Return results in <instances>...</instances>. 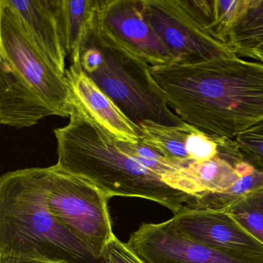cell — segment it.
Masks as SVG:
<instances>
[{"label": "cell", "mask_w": 263, "mask_h": 263, "mask_svg": "<svg viewBox=\"0 0 263 263\" xmlns=\"http://www.w3.org/2000/svg\"><path fill=\"white\" fill-rule=\"evenodd\" d=\"M127 244L145 263H263V255L229 252L198 242L172 219L143 223Z\"/></svg>", "instance_id": "cell-9"}, {"label": "cell", "mask_w": 263, "mask_h": 263, "mask_svg": "<svg viewBox=\"0 0 263 263\" xmlns=\"http://www.w3.org/2000/svg\"><path fill=\"white\" fill-rule=\"evenodd\" d=\"M101 258L104 263H145L127 243L120 241L115 235L106 244Z\"/></svg>", "instance_id": "cell-22"}, {"label": "cell", "mask_w": 263, "mask_h": 263, "mask_svg": "<svg viewBox=\"0 0 263 263\" xmlns=\"http://www.w3.org/2000/svg\"><path fill=\"white\" fill-rule=\"evenodd\" d=\"M41 173L52 213L102 259L103 250L114 235L107 206L110 197L58 164L41 167Z\"/></svg>", "instance_id": "cell-6"}, {"label": "cell", "mask_w": 263, "mask_h": 263, "mask_svg": "<svg viewBox=\"0 0 263 263\" xmlns=\"http://www.w3.org/2000/svg\"><path fill=\"white\" fill-rule=\"evenodd\" d=\"M0 263H65L42 258L17 256L13 255H0Z\"/></svg>", "instance_id": "cell-23"}, {"label": "cell", "mask_w": 263, "mask_h": 263, "mask_svg": "<svg viewBox=\"0 0 263 263\" xmlns=\"http://www.w3.org/2000/svg\"><path fill=\"white\" fill-rule=\"evenodd\" d=\"M0 255L104 263L52 213L41 167L0 178Z\"/></svg>", "instance_id": "cell-3"}, {"label": "cell", "mask_w": 263, "mask_h": 263, "mask_svg": "<svg viewBox=\"0 0 263 263\" xmlns=\"http://www.w3.org/2000/svg\"><path fill=\"white\" fill-rule=\"evenodd\" d=\"M172 220L183 233L201 244L229 252L263 255V244L227 212L185 208Z\"/></svg>", "instance_id": "cell-10"}, {"label": "cell", "mask_w": 263, "mask_h": 263, "mask_svg": "<svg viewBox=\"0 0 263 263\" xmlns=\"http://www.w3.org/2000/svg\"><path fill=\"white\" fill-rule=\"evenodd\" d=\"M247 57H251L254 59L257 60L259 62L263 63V45L255 50H252V52L247 55Z\"/></svg>", "instance_id": "cell-24"}, {"label": "cell", "mask_w": 263, "mask_h": 263, "mask_svg": "<svg viewBox=\"0 0 263 263\" xmlns=\"http://www.w3.org/2000/svg\"><path fill=\"white\" fill-rule=\"evenodd\" d=\"M149 70L177 116L214 141L263 119V63L232 56Z\"/></svg>", "instance_id": "cell-1"}, {"label": "cell", "mask_w": 263, "mask_h": 263, "mask_svg": "<svg viewBox=\"0 0 263 263\" xmlns=\"http://www.w3.org/2000/svg\"><path fill=\"white\" fill-rule=\"evenodd\" d=\"M139 127L141 142L160 152L175 168L180 170L194 162L187 153L186 142L195 127L184 122L166 126L151 121H143Z\"/></svg>", "instance_id": "cell-15"}, {"label": "cell", "mask_w": 263, "mask_h": 263, "mask_svg": "<svg viewBox=\"0 0 263 263\" xmlns=\"http://www.w3.org/2000/svg\"><path fill=\"white\" fill-rule=\"evenodd\" d=\"M186 148L194 162L209 161L218 154V144L196 129L187 137Z\"/></svg>", "instance_id": "cell-21"}, {"label": "cell", "mask_w": 263, "mask_h": 263, "mask_svg": "<svg viewBox=\"0 0 263 263\" xmlns=\"http://www.w3.org/2000/svg\"><path fill=\"white\" fill-rule=\"evenodd\" d=\"M263 187V172L255 170L244 175L235 184L221 192H204L194 197L187 204L189 209L226 210L229 206L254 190Z\"/></svg>", "instance_id": "cell-18"}, {"label": "cell", "mask_w": 263, "mask_h": 263, "mask_svg": "<svg viewBox=\"0 0 263 263\" xmlns=\"http://www.w3.org/2000/svg\"><path fill=\"white\" fill-rule=\"evenodd\" d=\"M237 55L247 56L263 45V0H247L231 33Z\"/></svg>", "instance_id": "cell-17"}, {"label": "cell", "mask_w": 263, "mask_h": 263, "mask_svg": "<svg viewBox=\"0 0 263 263\" xmlns=\"http://www.w3.org/2000/svg\"><path fill=\"white\" fill-rule=\"evenodd\" d=\"M144 11L175 64H193L238 56L218 36L200 1L143 0Z\"/></svg>", "instance_id": "cell-5"}, {"label": "cell", "mask_w": 263, "mask_h": 263, "mask_svg": "<svg viewBox=\"0 0 263 263\" xmlns=\"http://www.w3.org/2000/svg\"><path fill=\"white\" fill-rule=\"evenodd\" d=\"M71 66H81V53L93 28L98 0H50Z\"/></svg>", "instance_id": "cell-14"}, {"label": "cell", "mask_w": 263, "mask_h": 263, "mask_svg": "<svg viewBox=\"0 0 263 263\" xmlns=\"http://www.w3.org/2000/svg\"><path fill=\"white\" fill-rule=\"evenodd\" d=\"M181 170L201 192H223L242 177L232 163L219 155L209 161L192 163Z\"/></svg>", "instance_id": "cell-16"}, {"label": "cell", "mask_w": 263, "mask_h": 263, "mask_svg": "<svg viewBox=\"0 0 263 263\" xmlns=\"http://www.w3.org/2000/svg\"><path fill=\"white\" fill-rule=\"evenodd\" d=\"M58 164L88 180L107 196L146 198L175 215L194 197L166 184L161 177L123 152L117 141L78 107L68 124L54 130Z\"/></svg>", "instance_id": "cell-2"}, {"label": "cell", "mask_w": 263, "mask_h": 263, "mask_svg": "<svg viewBox=\"0 0 263 263\" xmlns=\"http://www.w3.org/2000/svg\"><path fill=\"white\" fill-rule=\"evenodd\" d=\"M251 235L263 244V187L245 195L226 210Z\"/></svg>", "instance_id": "cell-20"}, {"label": "cell", "mask_w": 263, "mask_h": 263, "mask_svg": "<svg viewBox=\"0 0 263 263\" xmlns=\"http://www.w3.org/2000/svg\"><path fill=\"white\" fill-rule=\"evenodd\" d=\"M0 59L7 61L58 116L67 118L73 113L67 78L38 50L7 0H0Z\"/></svg>", "instance_id": "cell-7"}, {"label": "cell", "mask_w": 263, "mask_h": 263, "mask_svg": "<svg viewBox=\"0 0 263 263\" xmlns=\"http://www.w3.org/2000/svg\"><path fill=\"white\" fill-rule=\"evenodd\" d=\"M117 144L123 152L161 177L166 184L178 190L181 169L173 167L158 151L141 141L132 144L117 141Z\"/></svg>", "instance_id": "cell-19"}, {"label": "cell", "mask_w": 263, "mask_h": 263, "mask_svg": "<svg viewBox=\"0 0 263 263\" xmlns=\"http://www.w3.org/2000/svg\"><path fill=\"white\" fill-rule=\"evenodd\" d=\"M85 73L136 125L151 121L166 126L183 121L171 110L154 81L149 64L91 31L81 53Z\"/></svg>", "instance_id": "cell-4"}, {"label": "cell", "mask_w": 263, "mask_h": 263, "mask_svg": "<svg viewBox=\"0 0 263 263\" xmlns=\"http://www.w3.org/2000/svg\"><path fill=\"white\" fill-rule=\"evenodd\" d=\"M74 107L104 129L116 141H141V130L83 70L71 66L66 71Z\"/></svg>", "instance_id": "cell-11"}, {"label": "cell", "mask_w": 263, "mask_h": 263, "mask_svg": "<svg viewBox=\"0 0 263 263\" xmlns=\"http://www.w3.org/2000/svg\"><path fill=\"white\" fill-rule=\"evenodd\" d=\"M92 32L150 66L175 63L147 20L143 0H98Z\"/></svg>", "instance_id": "cell-8"}, {"label": "cell", "mask_w": 263, "mask_h": 263, "mask_svg": "<svg viewBox=\"0 0 263 263\" xmlns=\"http://www.w3.org/2000/svg\"><path fill=\"white\" fill-rule=\"evenodd\" d=\"M26 31L55 70L66 76L67 54L50 0H7Z\"/></svg>", "instance_id": "cell-13"}, {"label": "cell", "mask_w": 263, "mask_h": 263, "mask_svg": "<svg viewBox=\"0 0 263 263\" xmlns=\"http://www.w3.org/2000/svg\"><path fill=\"white\" fill-rule=\"evenodd\" d=\"M56 110L46 103L12 68L0 59V123L10 127H31Z\"/></svg>", "instance_id": "cell-12"}]
</instances>
